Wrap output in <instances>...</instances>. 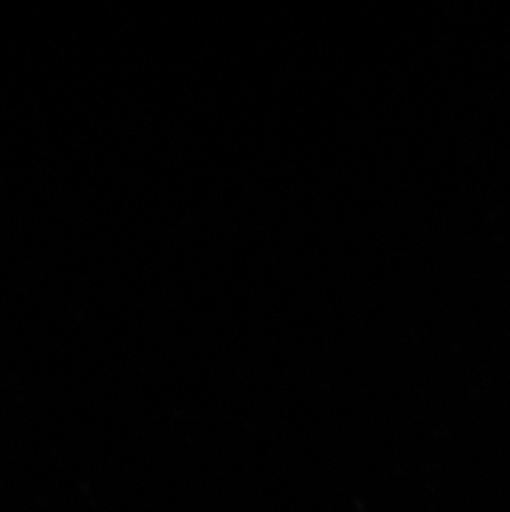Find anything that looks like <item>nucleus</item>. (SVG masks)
<instances>
[]
</instances>
